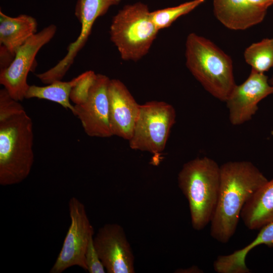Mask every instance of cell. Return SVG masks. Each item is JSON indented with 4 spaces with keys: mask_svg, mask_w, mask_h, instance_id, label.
I'll use <instances>...</instances> for the list:
<instances>
[{
    "mask_svg": "<svg viewBox=\"0 0 273 273\" xmlns=\"http://www.w3.org/2000/svg\"><path fill=\"white\" fill-rule=\"evenodd\" d=\"M240 218L251 230L273 221V178L254 192L244 204Z\"/></svg>",
    "mask_w": 273,
    "mask_h": 273,
    "instance_id": "obj_15",
    "label": "cell"
},
{
    "mask_svg": "<svg viewBox=\"0 0 273 273\" xmlns=\"http://www.w3.org/2000/svg\"><path fill=\"white\" fill-rule=\"evenodd\" d=\"M244 57L251 69L263 73L268 71L273 67V37L252 43L245 49Z\"/></svg>",
    "mask_w": 273,
    "mask_h": 273,
    "instance_id": "obj_18",
    "label": "cell"
},
{
    "mask_svg": "<svg viewBox=\"0 0 273 273\" xmlns=\"http://www.w3.org/2000/svg\"><path fill=\"white\" fill-rule=\"evenodd\" d=\"M269 82L272 86H273V75L269 79Z\"/></svg>",
    "mask_w": 273,
    "mask_h": 273,
    "instance_id": "obj_23",
    "label": "cell"
},
{
    "mask_svg": "<svg viewBox=\"0 0 273 273\" xmlns=\"http://www.w3.org/2000/svg\"><path fill=\"white\" fill-rule=\"evenodd\" d=\"M205 0H192L179 5L151 11V18L158 30L168 28L178 18L191 12Z\"/></svg>",
    "mask_w": 273,
    "mask_h": 273,
    "instance_id": "obj_19",
    "label": "cell"
},
{
    "mask_svg": "<svg viewBox=\"0 0 273 273\" xmlns=\"http://www.w3.org/2000/svg\"><path fill=\"white\" fill-rule=\"evenodd\" d=\"M147 5L138 2L125 5L112 18L110 38L124 61H138L149 52L159 31Z\"/></svg>",
    "mask_w": 273,
    "mask_h": 273,
    "instance_id": "obj_5",
    "label": "cell"
},
{
    "mask_svg": "<svg viewBox=\"0 0 273 273\" xmlns=\"http://www.w3.org/2000/svg\"><path fill=\"white\" fill-rule=\"evenodd\" d=\"M33 122L23 106L7 90H0V185L21 183L34 160Z\"/></svg>",
    "mask_w": 273,
    "mask_h": 273,
    "instance_id": "obj_1",
    "label": "cell"
},
{
    "mask_svg": "<svg viewBox=\"0 0 273 273\" xmlns=\"http://www.w3.org/2000/svg\"><path fill=\"white\" fill-rule=\"evenodd\" d=\"M256 237L244 248L228 255L217 256L213 269L217 273H250L246 264L248 253L257 246L264 244L273 247V221L260 228Z\"/></svg>",
    "mask_w": 273,
    "mask_h": 273,
    "instance_id": "obj_16",
    "label": "cell"
},
{
    "mask_svg": "<svg viewBox=\"0 0 273 273\" xmlns=\"http://www.w3.org/2000/svg\"><path fill=\"white\" fill-rule=\"evenodd\" d=\"M83 75L84 72L70 81L58 80L43 86L30 85L26 93L25 99L37 98L55 102L73 113L74 105L70 103L71 92Z\"/></svg>",
    "mask_w": 273,
    "mask_h": 273,
    "instance_id": "obj_17",
    "label": "cell"
},
{
    "mask_svg": "<svg viewBox=\"0 0 273 273\" xmlns=\"http://www.w3.org/2000/svg\"><path fill=\"white\" fill-rule=\"evenodd\" d=\"M175 119V109L166 102L152 101L141 105L132 135L128 141L130 148L150 153L157 164Z\"/></svg>",
    "mask_w": 273,
    "mask_h": 273,
    "instance_id": "obj_6",
    "label": "cell"
},
{
    "mask_svg": "<svg viewBox=\"0 0 273 273\" xmlns=\"http://www.w3.org/2000/svg\"><path fill=\"white\" fill-rule=\"evenodd\" d=\"M95 248L108 273H133L134 257L123 228L107 223L93 237Z\"/></svg>",
    "mask_w": 273,
    "mask_h": 273,
    "instance_id": "obj_11",
    "label": "cell"
},
{
    "mask_svg": "<svg viewBox=\"0 0 273 273\" xmlns=\"http://www.w3.org/2000/svg\"><path fill=\"white\" fill-rule=\"evenodd\" d=\"M110 80L107 76L97 74L84 99L74 105L73 114L80 120L84 132L89 136H113L109 122Z\"/></svg>",
    "mask_w": 273,
    "mask_h": 273,
    "instance_id": "obj_9",
    "label": "cell"
},
{
    "mask_svg": "<svg viewBox=\"0 0 273 273\" xmlns=\"http://www.w3.org/2000/svg\"><path fill=\"white\" fill-rule=\"evenodd\" d=\"M272 94L273 86L268 76L251 69L247 78L236 84L225 102L231 123L238 126L250 120L258 110L259 102Z\"/></svg>",
    "mask_w": 273,
    "mask_h": 273,
    "instance_id": "obj_10",
    "label": "cell"
},
{
    "mask_svg": "<svg viewBox=\"0 0 273 273\" xmlns=\"http://www.w3.org/2000/svg\"><path fill=\"white\" fill-rule=\"evenodd\" d=\"M248 1L255 8L266 12L273 5V0H248Z\"/></svg>",
    "mask_w": 273,
    "mask_h": 273,
    "instance_id": "obj_21",
    "label": "cell"
},
{
    "mask_svg": "<svg viewBox=\"0 0 273 273\" xmlns=\"http://www.w3.org/2000/svg\"><path fill=\"white\" fill-rule=\"evenodd\" d=\"M108 95L112 134L128 141L132 135L141 105L126 85L117 79H110Z\"/></svg>",
    "mask_w": 273,
    "mask_h": 273,
    "instance_id": "obj_12",
    "label": "cell"
},
{
    "mask_svg": "<svg viewBox=\"0 0 273 273\" xmlns=\"http://www.w3.org/2000/svg\"><path fill=\"white\" fill-rule=\"evenodd\" d=\"M56 32L57 26L51 24L35 33L17 50L10 65L1 70L0 83L14 100L20 102L25 99L30 86L27 76L34 70L37 54Z\"/></svg>",
    "mask_w": 273,
    "mask_h": 273,
    "instance_id": "obj_7",
    "label": "cell"
},
{
    "mask_svg": "<svg viewBox=\"0 0 273 273\" xmlns=\"http://www.w3.org/2000/svg\"><path fill=\"white\" fill-rule=\"evenodd\" d=\"M35 18L20 14L9 16L0 11V47L15 56L17 50L37 33Z\"/></svg>",
    "mask_w": 273,
    "mask_h": 273,
    "instance_id": "obj_14",
    "label": "cell"
},
{
    "mask_svg": "<svg viewBox=\"0 0 273 273\" xmlns=\"http://www.w3.org/2000/svg\"><path fill=\"white\" fill-rule=\"evenodd\" d=\"M220 169L218 196L210 232L213 239L225 244L235 234L246 201L268 179L248 161H228Z\"/></svg>",
    "mask_w": 273,
    "mask_h": 273,
    "instance_id": "obj_2",
    "label": "cell"
},
{
    "mask_svg": "<svg viewBox=\"0 0 273 273\" xmlns=\"http://www.w3.org/2000/svg\"><path fill=\"white\" fill-rule=\"evenodd\" d=\"M216 18L225 27L244 30L262 22L266 12L257 9L248 0H213Z\"/></svg>",
    "mask_w": 273,
    "mask_h": 273,
    "instance_id": "obj_13",
    "label": "cell"
},
{
    "mask_svg": "<svg viewBox=\"0 0 273 273\" xmlns=\"http://www.w3.org/2000/svg\"><path fill=\"white\" fill-rule=\"evenodd\" d=\"M68 207L71 223L50 273H61L73 266L86 270L85 254L89 240L94 236V229L84 204L78 199L71 197Z\"/></svg>",
    "mask_w": 273,
    "mask_h": 273,
    "instance_id": "obj_8",
    "label": "cell"
},
{
    "mask_svg": "<svg viewBox=\"0 0 273 273\" xmlns=\"http://www.w3.org/2000/svg\"><path fill=\"white\" fill-rule=\"evenodd\" d=\"M93 237L89 240L85 254L86 270L89 273H105L106 269L95 248Z\"/></svg>",
    "mask_w": 273,
    "mask_h": 273,
    "instance_id": "obj_20",
    "label": "cell"
},
{
    "mask_svg": "<svg viewBox=\"0 0 273 273\" xmlns=\"http://www.w3.org/2000/svg\"><path fill=\"white\" fill-rule=\"evenodd\" d=\"M220 178V166L207 157L188 161L178 174V185L188 201L192 225L196 231L210 223L217 204Z\"/></svg>",
    "mask_w": 273,
    "mask_h": 273,
    "instance_id": "obj_4",
    "label": "cell"
},
{
    "mask_svg": "<svg viewBox=\"0 0 273 273\" xmlns=\"http://www.w3.org/2000/svg\"><path fill=\"white\" fill-rule=\"evenodd\" d=\"M176 272L200 273L203 271L197 266H193L186 269H178Z\"/></svg>",
    "mask_w": 273,
    "mask_h": 273,
    "instance_id": "obj_22",
    "label": "cell"
},
{
    "mask_svg": "<svg viewBox=\"0 0 273 273\" xmlns=\"http://www.w3.org/2000/svg\"><path fill=\"white\" fill-rule=\"evenodd\" d=\"M185 56L187 68L195 78L213 97L225 102L236 84L230 56L194 32L187 37Z\"/></svg>",
    "mask_w": 273,
    "mask_h": 273,
    "instance_id": "obj_3",
    "label": "cell"
}]
</instances>
